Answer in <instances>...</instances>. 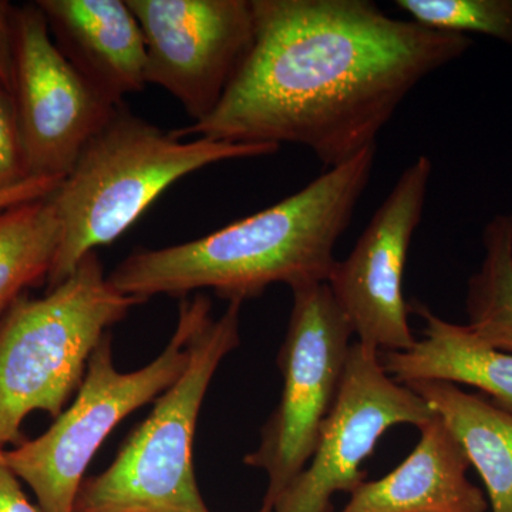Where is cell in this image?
Instances as JSON below:
<instances>
[{"instance_id": "obj_1", "label": "cell", "mask_w": 512, "mask_h": 512, "mask_svg": "<svg viewBox=\"0 0 512 512\" xmlns=\"http://www.w3.org/2000/svg\"><path fill=\"white\" fill-rule=\"evenodd\" d=\"M254 42L210 116L181 140L296 144L333 168L376 146L417 84L468 36L386 15L369 0H252Z\"/></svg>"}, {"instance_id": "obj_2", "label": "cell", "mask_w": 512, "mask_h": 512, "mask_svg": "<svg viewBox=\"0 0 512 512\" xmlns=\"http://www.w3.org/2000/svg\"><path fill=\"white\" fill-rule=\"evenodd\" d=\"M377 147L329 168L276 202L185 244L138 249L109 275L124 295L148 301L211 289L228 302L244 303L268 286L289 288L328 281L335 249L365 194Z\"/></svg>"}, {"instance_id": "obj_3", "label": "cell", "mask_w": 512, "mask_h": 512, "mask_svg": "<svg viewBox=\"0 0 512 512\" xmlns=\"http://www.w3.org/2000/svg\"><path fill=\"white\" fill-rule=\"evenodd\" d=\"M279 148L210 138L181 140L173 131L134 116L123 104L50 195L60 245L47 278L49 289L66 281L87 255L120 238L181 178L224 161L274 156Z\"/></svg>"}, {"instance_id": "obj_4", "label": "cell", "mask_w": 512, "mask_h": 512, "mask_svg": "<svg viewBox=\"0 0 512 512\" xmlns=\"http://www.w3.org/2000/svg\"><path fill=\"white\" fill-rule=\"evenodd\" d=\"M144 302L117 291L92 252L43 298L10 306L0 319V450L26 441L30 413L62 414L101 339Z\"/></svg>"}, {"instance_id": "obj_5", "label": "cell", "mask_w": 512, "mask_h": 512, "mask_svg": "<svg viewBox=\"0 0 512 512\" xmlns=\"http://www.w3.org/2000/svg\"><path fill=\"white\" fill-rule=\"evenodd\" d=\"M241 302H228L194 333L183 375L121 446L103 473L87 478L74 512H211L195 480V427L212 377L241 343Z\"/></svg>"}, {"instance_id": "obj_6", "label": "cell", "mask_w": 512, "mask_h": 512, "mask_svg": "<svg viewBox=\"0 0 512 512\" xmlns=\"http://www.w3.org/2000/svg\"><path fill=\"white\" fill-rule=\"evenodd\" d=\"M211 316L204 295L180 303L170 342L153 362L134 372L114 365L111 333L93 350L76 399L35 440L5 451L13 473L32 488L43 512H74L84 473L101 444L128 414L160 397L190 360V342Z\"/></svg>"}, {"instance_id": "obj_7", "label": "cell", "mask_w": 512, "mask_h": 512, "mask_svg": "<svg viewBox=\"0 0 512 512\" xmlns=\"http://www.w3.org/2000/svg\"><path fill=\"white\" fill-rule=\"evenodd\" d=\"M291 291V318L278 355L281 399L262 427L258 447L244 457L245 466L268 476L259 512H271L311 460L353 345V330L326 282Z\"/></svg>"}, {"instance_id": "obj_8", "label": "cell", "mask_w": 512, "mask_h": 512, "mask_svg": "<svg viewBox=\"0 0 512 512\" xmlns=\"http://www.w3.org/2000/svg\"><path fill=\"white\" fill-rule=\"evenodd\" d=\"M13 35L12 99L26 173L63 178L120 106L63 55L36 2L15 8Z\"/></svg>"}, {"instance_id": "obj_9", "label": "cell", "mask_w": 512, "mask_h": 512, "mask_svg": "<svg viewBox=\"0 0 512 512\" xmlns=\"http://www.w3.org/2000/svg\"><path fill=\"white\" fill-rule=\"evenodd\" d=\"M434 414L423 397L387 375L377 350L353 343L311 460L271 512L332 511L335 494H350L365 481L362 464L386 431L400 424L421 429Z\"/></svg>"}, {"instance_id": "obj_10", "label": "cell", "mask_w": 512, "mask_h": 512, "mask_svg": "<svg viewBox=\"0 0 512 512\" xmlns=\"http://www.w3.org/2000/svg\"><path fill=\"white\" fill-rule=\"evenodd\" d=\"M433 163L419 156L404 168L355 247L336 261L328 284L360 345L404 352L416 345L403 275L414 232L426 207Z\"/></svg>"}, {"instance_id": "obj_11", "label": "cell", "mask_w": 512, "mask_h": 512, "mask_svg": "<svg viewBox=\"0 0 512 512\" xmlns=\"http://www.w3.org/2000/svg\"><path fill=\"white\" fill-rule=\"evenodd\" d=\"M127 3L146 42L147 84L180 101L192 123L210 116L254 42L252 0Z\"/></svg>"}, {"instance_id": "obj_12", "label": "cell", "mask_w": 512, "mask_h": 512, "mask_svg": "<svg viewBox=\"0 0 512 512\" xmlns=\"http://www.w3.org/2000/svg\"><path fill=\"white\" fill-rule=\"evenodd\" d=\"M56 45L117 106L147 86L146 42L127 0H39Z\"/></svg>"}, {"instance_id": "obj_13", "label": "cell", "mask_w": 512, "mask_h": 512, "mask_svg": "<svg viewBox=\"0 0 512 512\" xmlns=\"http://www.w3.org/2000/svg\"><path fill=\"white\" fill-rule=\"evenodd\" d=\"M468 467L463 447L434 414L412 453L386 476L357 485L339 512H487Z\"/></svg>"}, {"instance_id": "obj_14", "label": "cell", "mask_w": 512, "mask_h": 512, "mask_svg": "<svg viewBox=\"0 0 512 512\" xmlns=\"http://www.w3.org/2000/svg\"><path fill=\"white\" fill-rule=\"evenodd\" d=\"M424 320V338L404 352H379L387 375L399 383L439 380L476 387L512 413V353L493 348L467 325L440 318L416 302L410 312Z\"/></svg>"}, {"instance_id": "obj_15", "label": "cell", "mask_w": 512, "mask_h": 512, "mask_svg": "<svg viewBox=\"0 0 512 512\" xmlns=\"http://www.w3.org/2000/svg\"><path fill=\"white\" fill-rule=\"evenodd\" d=\"M454 434L480 474L493 512H512V413L439 380L406 383Z\"/></svg>"}, {"instance_id": "obj_16", "label": "cell", "mask_w": 512, "mask_h": 512, "mask_svg": "<svg viewBox=\"0 0 512 512\" xmlns=\"http://www.w3.org/2000/svg\"><path fill=\"white\" fill-rule=\"evenodd\" d=\"M59 245L50 195L0 211V319L26 288L47 281Z\"/></svg>"}, {"instance_id": "obj_17", "label": "cell", "mask_w": 512, "mask_h": 512, "mask_svg": "<svg viewBox=\"0 0 512 512\" xmlns=\"http://www.w3.org/2000/svg\"><path fill=\"white\" fill-rule=\"evenodd\" d=\"M483 261L467 284V326L488 345L512 353V212L483 229Z\"/></svg>"}, {"instance_id": "obj_18", "label": "cell", "mask_w": 512, "mask_h": 512, "mask_svg": "<svg viewBox=\"0 0 512 512\" xmlns=\"http://www.w3.org/2000/svg\"><path fill=\"white\" fill-rule=\"evenodd\" d=\"M394 5L424 28L487 36L512 49V0H396Z\"/></svg>"}, {"instance_id": "obj_19", "label": "cell", "mask_w": 512, "mask_h": 512, "mask_svg": "<svg viewBox=\"0 0 512 512\" xmlns=\"http://www.w3.org/2000/svg\"><path fill=\"white\" fill-rule=\"evenodd\" d=\"M29 178L12 94L0 87V191Z\"/></svg>"}, {"instance_id": "obj_20", "label": "cell", "mask_w": 512, "mask_h": 512, "mask_svg": "<svg viewBox=\"0 0 512 512\" xmlns=\"http://www.w3.org/2000/svg\"><path fill=\"white\" fill-rule=\"evenodd\" d=\"M63 178L57 177H29L18 185L0 191V211L6 208L15 207V205L25 204V202L40 200V198L49 197Z\"/></svg>"}, {"instance_id": "obj_21", "label": "cell", "mask_w": 512, "mask_h": 512, "mask_svg": "<svg viewBox=\"0 0 512 512\" xmlns=\"http://www.w3.org/2000/svg\"><path fill=\"white\" fill-rule=\"evenodd\" d=\"M15 8L0 0V87L12 94L13 67H15V35H13Z\"/></svg>"}, {"instance_id": "obj_22", "label": "cell", "mask_w": 512, "mask_h": 512, "mask_svg": "<svg viewBox=\"0 0 512 512\" xmlns=\"http://www.w3.org/2000/svg\"><path fill=\"white\" fill-rule=\"evenodd\" d=\"M0 512H43L23 493L19 478L6 463L5 450H0Z\"/></svg>"}]
</instances>
